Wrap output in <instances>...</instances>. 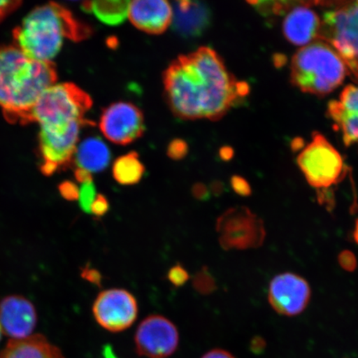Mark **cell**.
Returning <instances> with one entry per match:
<instances>
[{
    "label": "cell",
    "mask_w": 358,
    "mask_h": 358,
    "mask_svg": "<svg viewBox=\"0 0 358 358\" xmlns=\"http://www.w3.org/2000/svg\"><path fill=\"white\" fill-rule=\"evenodd\" d=\"M165 93L182 119L218 120L249 93V86L228 73L221 57L203 47L174 60L165 71Z\"/></svg>",
    "instance_id": "obj_1"
},
{
    "label": "cell",
    "mask_w": 358,
    "mask_h": 358,
    "mask_svg": "<svg viewBox=\"0 0 358 358\" xmlns=\"http://www.w3.org/2000/svg\"><path fill=\"white\" fill-rule=\"evenodd\" d=\"M92 106L88 94L71 83L52 85L39 98L29 122L39 124L43 173L50 176L73 159Z\"/></svg>",
    "instance_id": "obj_2"
},
{
    "label": "cell",
    "mask_w": 358,
    "mask_h": 358,
    "mask_svg": "<svg viewBox=\"0 0 358 358\" xmlns=\"http://www.w3.org/2000/svg\"><path fill=\"white\" fill-rule=\"evenodd\" d=\"M57 78L52 62L34 60L17 46H0V107L8 120L29 122L36 103Z\"/></svg>",
    "instance_id": "obj_3"
},
{
    "label": "cell",
    "mask_w": 358,
    "mask_h": 358,
    "mask_svg": "<svg viewBox=\"0 0 358 358\" xmlns=\"http://www.w3.org/2000/svg\"><path fill=\"white\" fill-rule=\"evenodd\" d=\"M92 31L64 7L49 3L31 11L13 31L17 47L34 60L52 62L66 39L79 41Z\"/></svg>",
    "instance_id": "obj_4"
},
{
    "label": "cell",
    "mask_w": 358,
    "mask_h": 358,
    "mask_svg": "<svg viewBox=\"0 0 358 358\" xmlns=\"http://www.w3.org/2000/svg\"><path fill=\"white\" fill-rule=\"evenodd\" d=\"M348 73L341 57L320 40L299 49L291 62V82L312 95H329L343 83Z\"/></svg>",
    "instance_id": "obj_5"
},
{
    "label": "cell",
    "mask_w": 358,
    "mask_h": 358,
    "mask_svg": "<svg viewBox=\"0 0 358 358\" xmlns=\"http://www.w3.org/2000/svg\"><path fill=\"white\" fill-rule=\"evenodd\" d=\"M324 12L319 39L330 45L358 79V2H338Z\"/></svg>",
    "instance_id": "obj_6"
},
{
    "label": "cell",
    "mask_w": 358,
    "mask_h": 358,
    "mask_svg": "<svg viewBox=\"0 0 358 358\" xmlns=\"http://www.w3.org/2000/svg\"><path fill=\"white\" fill-rule=\"evenodd\" d=\"M297 162L308 185L324 192L341 182L348 168L339 152L320 133L313 134V140L301 154Z\"/></svg>",
    "instance_id": "obj_7"
},
{
    "label": "cell",
    "mask_w": 358,
    "mask_h": 358,
    "mask_svg": "<svg viewBox=\"0 0 358 358\" xmlns=\"http://www.w3.org/2000/svg\"><path fill=\"white\" fill-rule=\"evenodd\" d=\"M216 229L219 243L225 250L261 248L265 243V224L244 206L231 208L218 217Z\"/></svg>",
    "instance_id": "obj_8"
},
{
    "label": "cell",
    "mask_w": 358,
    "mask_h": 358,
    "mask_svg": "<svg viewBox=\"0 0 358 358\" xmlns=\"http://www.w3.org/2000/svg\"><path fill=\"white\" fill-rule=\"evenodd\" d=\"M179 334L176 324L167 317L153 315L145 317L134 335L138 355L148 358H166L176 352Z\"/></svg>",
    "instance_id": "obj_9"
},
{
    "label": "cell",
    "mask_w": 358,
    "mask_h": 358,
    "mask_svg": "<svg viewBox=\"0 0 358 358\" xmlns=\"http://www.w3.org/2000/svg\"><path fill=\"white\" fill-rule=\"evenodd\" d=\"M138 303L123 289L102 291L93 304V315L102 328L112 333L122 332L137 320Z\"/></svg>",
    "instance_id": "obj_10"
},
{
    "label": "cell",
    "mask_w": 358,
    "mask_h": 358,
    "mask_svg": "<svg viewBox=\"0 0 358 358\" xmlns=\"http://www.w3.org/2000/svg\"><path fill=\"white\" fill-rule=\"evenodd\" d=\"M311 299L310 284L294 273H282L271 281L268 301L280 315L293 317L306 310Z\"/></svg>",
    "instance_id": "obj_11"
},
{
    "label": "cell",
    "mask_w": 358,
    "mask_h": 358,
    "mask_svg": "<svg viewBox=\"0 0 358 358\" xmlns=\"http://www.w3.org/2000/svg\"><path fill=\"white\" fill-rule=\"evenodd\" d=\"M100 129L106 138L117 145H128L145 131L144 116L129 102H116L103 112Z\"/></svg>",
    "instance_id": "obj_12"
},
{
    "label": "cell",
    "mask_w": 358,
    "mask_h": 358,
    "mask_svg": "<svg viewBox=\"0 0 358 358\" xmlns=\"http://www.w3.org/2000/svg\"><path fill=\"white\" fill-rule=\"evenodd\" d=\"M37 324L33 303L19 295L7 297L0 303V327L13 339L30 337Z\"/></svg>",
    "instance_id": "obj_13"
},
{
    "label": "cell",
    "mask_w": 358,
    "mask_h": 358,
    "mask_svg": "<svg viewBox=\"0 0 358 358\" xmlns=\"http://www.w3.org/2000/svg\"><path fill=\"white\" fill-rule=\"evenodd\" d=\"M313 3L295 2L285 16L283 32L286 39L296 46H307L319 39L321 19L310 8Z\"/></svg>",
    "instance_id": "obj_14"
},
{
    "label": "cell",
    "mask_w": 358,
    "mask_h": 358,
    "mask_svg": "<svg viewBox=\"0 0 358 358\" xmlns=\"http://www.w3.org/2000/svg\"><path fill=\"white\" fill-rule=\"evenodd\" d=\"M328 113L342 134L344 144L358 146V85H348L338 100L330 101Z\"/></svg>",
    "instance_id": "obj_15"
},
{
    "label": "cell",
    "mask_w": 358,
    "mask_h": 358,
    "mask_svg": "<svg viewBox=\"0 0 358 358\" xmlns=\"http://www.w3.org/2000/svg\"><path fill=\"white\" fill-rule=\"evenodd\" d=\"M128 16L143 32L160 34L173 22V8L164 0H138L129 4Z\"/></svg>",
    "instance_id": "obj_16"
},
{
    "label": "cell",
    "mask_w": 358,
    "mask_h": 358,
    "mask_svg": "<svg viewBox=\"0 0 358 358\" xmlns=\"http://www.w3.org/2000/svg\"><path fill=\"white\" fill-rule=\"evenodd\" d=\"M173 27L183 37H198L211 22V12L204 3L178 1L174 4Z\"/></svg>",
    "instance_id": "obj_17"
},
{
    "label": "cell",
    "mask_w": 358,
    "mask_h": 358,
    "mask_svg": "<svg viewBox=\"0 0 358 358\" xmlns=\"http://www.w3.org/2000/svg\"><path fill=\"white\" fill-rule=\"evenodd\" d=\"M0 358H65L60 349L42 335L22 339H12L1 352Z\"/></svg>",
    "instance_id": "obj_18"
},
{
    "label": "cell",
    "mask_w": 358,
    "mask_h": 358,
    "mask_svg": "<svg viewBox=\"0 0 358 358\" xmlns=\"http://www.w3.org/2000/svg\"><path fill=\"white\" fill-rule=\"evenodd\" d=\"M74 159L78 169L92 174L108 167L111 154L108 146L101 138L90 137L78 145Z\"/></svg>",
    "instance_id": "obj_19"
},
{
    "label": "cell",
    "mask_w": 358,
    "mask_h": 358,
    "mask_svg": "<svg viewBox=\"0 0 358 358\" xmlns=\"http://www.w3.org/2000/svg\"><path fill=\"white\" fill-rule=\"evenodd\" d=\"M131 2L127 0H106V1H90L83 3V10L92 12L98 20L110 26H117L127 19Z\"/></svg>",
    "instance_id": "obj_20"
},
{
    "label": "cell",
    "mask_w": 358,
    "mask_h": 358,
    "mask_svg": "<svg viewBox=\"0 0 358 358\" xmlns=\"http://www.w3.org/2000/svg\"><path fill=\"white\" fill-rule=\"evenodd\" d=\"M145 172L144 164L136 152L120 157L113 165V177L116 182L124 186L137 185Z\"/></svg>",
    "instance_id": "obj_21"
},
{
    "label": "cell",
    "mask_w": 358,
    "mask_h": 358,
    "mask_svg": "<svg viewBox=\"0 0 358 358\" xmlns=\"http://www.w3.org/2000/svg\"><path fill=\"white\" fill-rule=\"evenodd\" d=\"M192 285L196 292L203 295L211 294L217 289L216 280L207 266H203L196 273L192 279Z\"/></svg>",
    "instance_id": "obj_22"
},
{
    "label": "cell",
    "mask_w": 358,
    "mask_h": 358,
    "mask_svg": "<svg viewBox=\"0 0 358 358\" xmlns=\"http://www.w3.org/2000/svg\"><path fill=\"white\" fill-rule=\"evenodd\" d=\"M96 196V187L92 181L82 183V187L79 189L78 199L80 206L84 212L91 213L92 206L95 201Z\"/></svg>",
    "instance_id": "obj_23"
},
{
    "label": "cell",
    "mask_w": 358,
    "mask_h": 358,
    "mask_svg": "<svg viewBox=\"0 0 358 358\" xmlns=\"http://www.w3.org/2000/svg\"><path fill=\"white\" fill-rule=\"evenodd\" d=\"M189 278V272L180 264L173 266L168 271L167 279L176 287L185 285Z\"/></svg>",
    "instance_id": "obj_24"
},
{
    "label": "cell",
    "mask_w": 358,
    "mask_h": 358,
    "mask_svg": "<svg viewBox=\"0 0 358 358\" xmlns=\"http://www.w3.org/2000/svg\"><path fill=\"white\" fill-rule=\"evenodd\" d=\"M187 150H189V148H187V143L185 141L177 138V140L170 142L168 146L167 154L172 159L180 160L187 155Z\"/></svg>",
    "instance_id": "obj_25"
},
{
    "label": "cell",
    "mask_w": 358,
    "mask_h": 358,
    "mask_svg": "<svg viewBox=\"0 0 358 358\" xmlns=\"http://www.w3.org/2000/svg\"><path fill=\"white\" fill-rule=\"evenodd\" d=\"M338 264L344 271L353 272L357 266V259L355 253L345 250L338 255Z\"/></svg>",
    "instance_id": "obj_26"
},
{
    "label": "cell",
    "mask_w": 358,
    "mask_h": 358,
    "mask_svg": "<svg viewBox=\"0 0 358 358\" xmlns=\"http://www.w3.org/2000/svg\"><path fill=\"white\" fill-rule=\"evenodd\" d=\"M231 186L232 189L241 196H248L252 194V187L246 179L243 177L235 176L231 178Z\"/></svg>",
    "instance_id": "obj_27"
},
{
    "label": "cell",
    "mask_w": 358,
    "mask_h": 358,
    "mask_svg": "<svg viewBox=\"0 0 358 358\" xmlns=\"http://www.w3.org/2000/svg\"><path fill=\"white\" fill-rule=\"evenodd\" d=\"M110 203L104 195L97 194L95 201L92 206L91 213L96 217L104 216L109 211Z\"/></svg>",
    "instance_id": "obj_28"
},
{
    "label": "cell",
    "mask_w": 358,
    "mask_h": 358,
    "mask_svg": "<svg viewBox=\"0 0 358 358\" xmlns=\"http://www.w3.org/2000/svg\"><path fill=\"white\" fill-rule=\"evenodd\" d=\"M192 194L196 200L203 201H208L210 199V196H211V192H210L208 187L201 182L195 183L192 186Z\"/></svg>",
    "instance_id": "obj_29"
},
{
    "label": "cell",
    "mask_w": 358,
    "mask_h": 358,
    "mask_svg": "<svg viewBox=\"0 0 358 358\" xmlns=\"http://www.w3.org/2000/svg\"><path fill=\"white\" fill-rule=\"evenodd\" d=\"M62 194L65 196L66 199H77L79 196V189L77 186L71 182H65L60 187Z\"/></svg>",
    "instance_id": "obj_30"
},
{
    "label": "cell",
    "mask_w": 358,
    "mask_h": 358,
    "mask_svg": "<svg viewBox=\"0 0 358 358\" xmlns=\"http://www.w3.org/2000/svg\"><path fill=\"white\" fill-rule=\"evenodd\" d=\"M20 1H1L0 0V20L20 6Z\"/></svg>",
    "instance_id": "obj_31"
},
{
    "label": "cell",
    "mask_w": 358,
    "mask_h": 358,
    "mask_svg": "<svg viewBox=\"0 0 358 358\" xmlns=\"http://www.w3.org/2000/svg\"><path fill=\"white\" fill-rule=\"evenodd\" d=\"M201 358H236L231 352L223 349L216 348L205 353Z\"/></svg>",
    "instance_id": "obj_32"
},
{
    "label": "cell",
    "mask_w": 358,
    "mask_h": 358,
    "mask_svg": "<svg viewBox=\"0 0 358 358\" xmlns=\"http://www.w3.org/2000/svg\"><path fill=\"white\" fill-rule=\"evenodd\" d=\"M266 348V342L262 338H254L250 343V349L255 353H259L264 351Z\"/></svg>",
    "instance_id": "obj_33"
},
{
    "label": "cell",
    "mask_w": 358,
    "mask_h": 358,
    "mask_svg": "<svg viewBox=\"0 0 358 358\" xmlns=\"http://www.w3.org/2000/svg\"><path fill=\"white\" fill-rule=\"evenodd\" d=\"M87 279L92 282L93 284L101 285V276L99 272L95 270L86 271Z\"/></svg>",
    "instance_id": "obj_34"
},
{
    "label": "cell",
    "mask_w": 358,
    "mask_h": 358,
    "mask_svg": "<svg viewBox=\"0 0 358 358\" xmlns=\"http://www.w3.org/2000/svg\"><path fill=\"white\" fill-rule=\"evenodd\" d=\"M210 192H211V194L214 196H221L224 192L223 183L220 181L213 182L211 186H210Z\"/></svg>",
    "instance_id": "obj_35"
},
{
    "label": "cell",
    "mask_w": 358,
    "mask_h": 358,
    "mask_svg": "<svg viewBox=\"0 0 358 358\" xmlns=\"http://www.w3.org/2000/svg\"><path fill=\"white\" fill-rule=\"evenodd\" d=\"M220 157L223 160H230L234 157V150L230 147H223L220 150Z\"/></svg>",
    "instance_id": "obj_36"
},
{
    "label": "cell",
    "mask_w": 358,
    "mask_h": 358,
    "mask_svg": "<svg viewBox=\"0 0 358 358\" xmlns=\"http://www.w3.org/2000/svg\"><path fill=\"white\" fill-rule=\"evenodd\" d=\"M352 238L355 243L358 245V218L355 223V230L352 232Z\"/></svg>",
    "instance_id": "obj_37"
},
{
    "label": "cell",
    "mask_w": 358,
    "mask_h": 358,
    "mask_svg": "<svg viewBox=\"0 0 358 358\" xmlns=\"http://www.w3.org/2000/svg\"><path fill=\"white\" fill-rule=\"evenodd\" d=\"M2 332H3V331H2L1 327H0V338H1Z\"/></svg>",
    "instance_id": "obj_38"
}]
</instances>
